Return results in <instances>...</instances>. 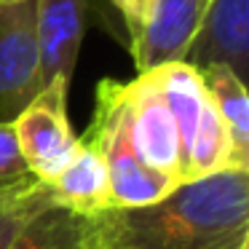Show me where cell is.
Listing matches in <instances>:
<instances>
[{"label":"cell","instance_id":"6da1fadb","mask_svg":"<svg viewBox=\"0 0 249 249\" xmlns=\"http://www.w3.org/2000/svg\"><path fill=\"white\" fill-rule=\"evenodd\" d=\"M94 249H244L249 244V169L182 182L137 209L91 220Z\"/></svg>","mask_w":249,"mask_h":249},{"label":"cell","instance_id":"7a4b0ae2","mask_svg":"<svg viewBox=\"0 0 249 249\" xmlns=\"http://www.w3.org/2000/svg\"><path fill=\"white\" fill-rule=\"evenodd\" d=\"M86 134L97 142L110 177L115 209H137L169 196L177 182L145 163L131 137V105L126 83L105 78L97 83L94 118Z\"/></svg>","mask_w":249,"mask_h":249},{"label":"cell","instance_id":"3957f363","mask_svg":"<svg viewBox=\"0 0 249 249\" xmlns=\"http://www.w3.org/2000/svg\"><path fill=\"white\" fill-rule=\"evenodd\" d=\"M156 72L177 126L179 166L185 182L225 169H238L228 129L201 81V72L185 62H169L156 67Z\"/></svg>","mask_w":249,"mask_h":249},{"label":"cell","instance_id":"277c9868","mask_svg":"<svg viewBox=\"0 0 249 249\" xmlns=\"http://www.w3.org/2000/svg\"><path fill=\"white\" fill-rule=\"evenodd\" d=\"M40 91L35 0L0 3V124L11 126Z\"/></svg>","mask_w":249,"mask_h":249},{"label":"cell","instance_id":"5b68a950","mask_svg":"<svg viewBox=\"0 0 249 249\" xmlns=\"http://www.w3.org/2000/svg\"><path fill=\"white\" fill-rule=\"evenodd\" d=\"M65 83H49L11 124L27 169L49 185L72 158L78 137L67 118Z\"/></svg>","mask_w":249,"mask_h":249},{"label":"cell","instance_id":"8992f818","mask_svg":"<svg viewBox=\"0 0 249 249\" xmlns=\"http://www.w3.org/2000/svg\"><path fill=\"white\" fill-rule=\"evenodd\" d=\"M129 89L131 105V137L150 169L169 177L172 182L182 185V166H179V140L174 126L172 110L166 105V97L161 91L156 70L137 72Z\"/></svg>","mask_w":249,"mask_h":249},{"label":"cell","instance_id":"52a82bcc","mask_svg":"<svg viewBox=\"0 0 249 249\" xmlns=\"http://www.w3.org/2000/svg\"><path fill=\"white\" fill-rule=\"evenodd\" d=\"M182 62L196 70H204L212 65L228 67L247 83L249 0H206Z\"/></svg>","mask_w":249,"mask_h":249},{"label":"cell","instance_id":"ba28073f","mask_svg":"<svg viewBox=\"0 0 249 249\" xmlns=\"http://www.w3.org/2000/svg\"><path fill=\"white\" fill-rule=\"evenodd\" d=\"M91 11L94 0H35V35L43 86H70Z\"/></svg>","mask_w":249,"mask_h":249},{"label":"cell","instance_id":"9c48e42d","mask_svg":"<svg viewBox=\"0 0 249 249\" xmlns=\"http://www.w3.org/2000/svg\"><path fill=\"white\" fill-rule=\"evenodd\" d=\"M206 0H156L140 35L129 43L137 72L182 62Z\"/></svg>","mask_w":249,"mask_h":249},{"label":"cell","instance_id":"30bf717a","mask_svg":"<svg viewBox=\"0 0 249 249\" xmlns=\"http://www.w3.org/2000/svg\"><path fill=\"white\" fill-rule=\"evenodd\" d=\"M46 188H49L51 201L56 206L78 217H86V220H97V217L115 209L105 158L99 153L97 142L86 131L78 137L75 153L67 161V166Z\"/></svg>","mask_w":249,"mask_h":249},{"label":"cell","instance_id":"8fae6325","mask_svg":"<svg viewBox=\"0 0 249 249\" xmlns=\"http://www.w3.org/2000/svg\"><path fill=\"white\" fill-rule=\"evenodd\" d=\"M198 72H201V81H204L212 102H214L217 113H220L222 124L228 129L236 166L249 169V94H247V83L233 70L220 67V65L204 67Z\"/></svg>","mask_w":249,"mask_h":249},{"label":"cell","instance_id":"7c38bea8","mask_svg":"<svg viewBox=\"0 0 249 249\" xmlns=\"http://www.w3.org/2000/svg\"><path fill=\"white\" fill-rule=\"evenodd\" d=\"M6 249H94L91 220L56 206L38 209Z\"/></svg>","mask_w":249,"mask_h":249},{"label":"cell","instance_id":"4fadbf2b","mask_svg":"<svg viewBox=\"0 0 249 249\" xmlns=\"http://www.w3.org/2000/svg\"><path fill=\"white\" fill-rule=\"evenodd\" d=\"M51 201V193L27 169L14 129L0 124V206H22Z\"/></svg>","mask_w":249,"mask_h":249},{"label":"cell","instance_id":"5bb4252c","mask_svg":"<svg viewBox=\"0 0 249 249\" xmlns=\"http://www.w3.org/2000/svg\"><path fill=\"white\" fill-rule=\"evenodd\" d=\"M46 204H51V201H43V204H22V206H0V249H6L14 241V236L24 228V222L38 209H43Z\"/></svg>","mask_w":249,"mask_h":249},{"label":"cell","instance_id":"9a60e30c","mask_svg":"<svg viewBox=\"0 0 249 249\" xmlns=\"http://www.w3.org/2000/svg\"><path fill=\"white\" fill-rule=\"evenodd\" d=\"M153 3H156V0H113V6L118 8L121 19H124V24H126L129 43L140 35L142 24L147 22V17H150V11H153Z\"/></svg>","mask_w":249,"mask_h":249},{"label":"cell","instance_id":"2e32d148","mask_svg":"<svg viewBox=\"0 0 249 249\" xmlns=\"http://www.w3.org/2000/svg\"><path fill=\"white\" fill-rule=\"evenodd\" d=\"M0 3H14V0H0Z\"/></svg>","mask_w":249,"mask_h":249}]
</instances>
